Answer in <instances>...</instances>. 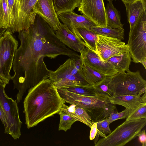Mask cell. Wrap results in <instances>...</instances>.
<instances>
[{
    "label": "cell",
    "instance_id": "cell-27",
    "mask_svg": "<svg viewBox=\"0 0 146 146\" xmlns=\"http://www.w3.org/2000/svg\"><path fill=\"white\" fill-rule=\"evenodd\" d=\"M111 78L106 76L101 81L93 86L96 95L106 98L112 96L109 87Z\"/></svg>",
    "mask_w": 146,
    "mask_h": 146
},
{
    "label": "cell",
    "instance_id": "cell-2",
    "mask_svg": "<svg viewBox=\"0 0 146 146\" xmlns=\"http://www.w3.org/2000/svg\"><path fill=\"white\" fill-rule=\"evenodd\" d=\"M65 102L48 78L30 88L23 102L25 123L29 129L58 113Z\"/></svg>",
    "mask_w": 146,
    "mask_h": 146
},
{
    "label": "cell",
    "instance_id": "cell-32",
    "mask_svg": "<svg viewBox=\"0 0 146 146\" xmlns=\"http://www.w3.org/2000/svg\"><path fill=\"white\" fill-rule=\"evenodd\" d=\"M146 119V103H142L130 113L126 120Z\"/></svg>",
    "mask_w": 146,
    "mask_h": 146
},
{
    "label": "cell",
    "instance_id": "cell-18",
    "mask_svg": "<svg viewBox=\"0 0 146 146\" xmlns=\"http://www.w3.org/2000/svg\"><path fill=\"white\" fill-rule=\"evenodd\" d=\"M124 4L126 9L128 21L131 29L143 13L146 11V1L139 0Z\"/></svg>",
    "mask_w": 146,
    "mask_h": 146
},
{
    "label": "cell",
    "instance_id": "cell-35",
    "mask_svg": "<svg viewBox=\"0 0 146 146\" xmlns=\"http://www.w3.org/2000/svg\"><path fill=\"white\" fill-rule=\"evenodd\" d=\"M90 135V139L93 140L96 137L97 132V122H94L91 126Z\"/></svg>",
    "mask_w": 146,
    "mask_h": 146
},
{
    "label": "cell",
    "instance_id": "cell-13",
    "mask_svg": "<svg viewBox=\"0 0 146 146\" xmlns=\"http://www.w3.org/2000/svg\"><path fill=\"white\" fill-rule=\"evenodd\" d=\"M80 56L83 63L105 76L111 77L118 72L113 66L102 60L96 53L87 47Z\"/></svg>",
    "mask_w": 146,
    "mask_h": 146
},
{
    "label": "cell",
    "instance_id": "cell-7",
    "mask_svg": "<svg viewBox=\"0 0 146 146\" xmlns=\"http://www.w3.org/2000/svg\"><path fill=\"white\" fill-rule=\"evenodd\" d=\"M127 44L133 62H146V11L130 29Z\"/></svg>",
    "mask_w": 146,
    "mask_h": 146
},
{
    "label": "cell",
    "instance_id": "cell-14",
    "mask_svg": "<svg viewBox=\"0 0 146 146\" xmlns=\"http://www.w3.org/2000/svg\"><path fill=\"white\" fill-rule=\"evenodd\" d=\"M58 16L59 19L68 27L74 35L78 28H83L90 30L92 27L97 26L85 15H79L73 12H64Z\"/></svg>",
    "mask_w": 146,
    "mask_h": 146
},
{
    "label": "cell",
    "instance_id": "cell-8",
    "mask_svg": "<svg viewBox=\"0 0 146 146\" xmlns=\"http://www.w3.org/2000/svg\"><path fill=\"white\" fill-rule=\"evenodd\" d=\"M18 44L12 34L7 30L0 39V82L6 85L11 80L10 72Z\"/></svg>",
    "mask_w": 146,
    "mask_h": 146
},
{
    "label": "cell",
    "instance_id": "cell-6",
    "mask_svg": "<svg viewBox=\"0 0 146 146\" xmlns=\"http://www.w3.org/2000/svg\"><path fill=\"white\" fill-rule=\"evenodd\" d=\"M146 124L145 118L126 120L106 137L100 139L95 146H124L136 137Z\"/></svg>",
    "mask_w": 146,
    "mask_h": 146
},
{
    "label": "cell",
    "instance_id": "cell-20",
    "mask_svg": "<svg viewBox=\"0 0 146 146\" xmlns=\"http://www.w3.org/2000/svg\"><path fill=\"white\" fill-rule=\"evenodd\" d=\"M131 58L129 51L112 57L106 62L113 66L118 72L129 71Z\"/></svg>",
    "mask_w": 146,
    "mask_h": 146
},
{
    "label": "cell",
    "instance_id": "cell-16",
    "mask_svg": "<svg viewBox=\"0 0 146 146\" xmlns=\"http://www.w3.org/2000/svg\"><path fill=\"white\" fill-rule=\"evenodd\" d=\"M59 40L72 50L82 54L86 48L84 41L77 38L65 25L61 23L60 29L54 31Z\"/></svg>",
    "mask_w": 146,
    "mask_h": 146
},
{
    "label": "cell",
    "instance_id": "cell-31",
    "mask_svg": "<svg viewBox=\"0 0 146 146\" xmlns=\"http://www.w3.org/2000/svg\"><path fill=\"white\" fill-rule=\"evenodd\" d=\"M110 123L108 120V118L97 122V132L96 135L95 144L98 140L99 136L103 137H106V135L110 134L111 132L110 127Z\"/></svg>",
    "mask_w": 146,
    "mask_h": 146
},
{
    "label": "cell",
    "instance_id": "cell-37",
    "mask_svg": "<svg viewBox=\"0 0 146 146\" xmlns=\"http://www.w3.org/2000/svg\"><path fill=\"white\" fill-rule=\"evenodd\" d=\"M7 30V29L5 27H0V39Z\"/></svg>",
    "mask_w": 146,
    "mask_h": 146
},
{
    "label": "cell",
    "instance_id": "cell-23",
    "mask_svg": "<svg viewBox=\"0 0 146 146\" xmlns=\"http://www.w3.org/2000/svg\"><path fill=\"white\" fill-rule=\"evenodd\" d=\"M54 8L57 15L67 12H73L78 7L81 0H52Z\"/></svg>",
    "mask_w": 146,
    "mask_h": 146
},
{
    "label": "cell",
    "instance_id": "cell-5",
    "mask_svg": "<svg viewBox=\"0 0 146 146\" xmlns=\"http://www.w3.org/2000/svg\"><path fill=\"white\" fill-rule=\"evenodd\" d=\"M109 87L113 95H139L146 92V81L139 70L118 72L111 77Z\"/></svg>",
    "mask_w": 146,
    "mask_h": 146
},
{
    "label": "cell",
    "instance_id": "cell-4",
    "mask_svg": "<svg viewBox=\"0 0 146 146\" xmlns=\"http://www.w3.org/2000/svg\"><path fill=\"white\" fill-rule=\"evenodd\" d=\"M82 59L69 58L55 71L50 70L48 76L57 88L76 85H90L84 75Z\"/></svg>",
    "mask_w": 146,
    "mask_h": 146
},
{
    "label": "cell",
    "instance_id": "cell-38",
    "mask_svg": "<svg viewBox=\"0 0 146 146\" xmlns=\"http://www.w3.org/2000/svg\"><path fill=\"white\" fill-rule=\"evenodd\" d=\"M123 3L131 2H133L139 0H142L146 1V0H121Z\"/></svg>",
    "mask_w": 146,
    "mask_h": 146
},
{
    "label": "cell",
    "instance_id": "cell-24",
    "mask_svg": "<svg viewBox=\"0 0 146 146\" xmlns=\"http://www.w3.org/2000/svg\"><path fill=\"white\" fill-rule=\"evenodd\" d=\"M90 30L98 35L116 38L121 40L124 39V29H114L107 25L106 27L95 26L92 27Z\"/></svg>",
    "mask_w": 146,
    "mask_h": 146
},
{
    "label": "cell",
    "instance_id": "cell-15",
    "mask_svg": "<svg viewBox=\"0 0 146 146\" xmlns=\"http://www.w3.org/2000/svg\"><path fill=\"white\" fill-rule=\"evenodd\" d=\"M38 0H20L18 19L15 33L28 29L34 22L32 17L33 9Z\"/></svg>",
    "mask_w": 146,
    "mask_h": 146
},
{
    "label": "cell",
    "instance_id": "cell-22",
    "mask_svg": "<svg viewBox=\"0 0 146 146\" xmlns=\"http://www.w3.org/2000/svg\"><path fill=\"white\" fill-rule=\"evenodd\" d=\"M106 13L108 26L114 29H124L118 12L113 5L112 1H109L107 4Z\"/></svg>",
    "mask_w": 146,
    "mask_h": 146
},
{
    "label": "cell",
    "instance_id": "cell-1",
    "mask_svg": "<svg viewBox=\"0 0 146 146\" xmlns=\"http://www.w3.org/2000/svg\"><path fill=\"white\" fill-rule=\"evenodd\" d=\"M19 33L21 44L15 56L13 64L15 73L11 80L14 89L18 91L16 100L19 102L27 90L48 77L50 70L44 62L45 57L54 59L64 55L78 59L80 56L62 43L54 31L37 14L34 23Z\"/></svg>",
    "mask_w": 146,
    "mask_h": 146
},
{
    "label": "cell",
    "instance_id": "cell-26",
    "mask_svg": "<svg viewBox=\"0 0 146 146\" xmlns=\"http://www.w3.org/2000/svg\"><path fill=\"white\" fill-rule=\"evenodd\" d=\"M82 69L85 78L90 85L94 86L104 79L106 76L84 63Z\"/></svg>",
    "mask_w": 146,
    "mask_h": 146
},
{
    "label": "cell",
    "instance_id": "cell-34",
    "mask_svg": "<svg viewBox=\"0 0 146 146\" xmlns=\"http://www.w3.org/2000/svg\"><path fill=\"white\" fill-rule=\"evenodd\" d=\"M137 136L142 146H146V134L145 129L141 131L138 134Z\"/></svg>",
    "mask_w": 146,
    "mask_h": 146
},
{
    "label": "cell",
    "instance_id": "cell-25",
    "mask_svg": "<svg viewBox=\"0 0 146 146\" xmlns=\"http://www.w3.org/2000/svg\"><path fill=\"white\" fill-rule=\"evenodd\" d=\"M7 1L11 21V27L8 31L13 34L15 33L18 18L19 1V0H7Z\"/></svg>",
    "mask_w": 146,
    "mask_h": 146
},
{
    "label": "cell",
    "instance_id": "cell-40",
    "mask_svg": "<svg viewBox=\"0 0 146 146\" xmlns=\"http://www.w3.org/2000/svg\"><path fill=\"white\" fill-rule=\"evenodd\" d=\"M19 0V1L20 0Z\"/></svg>",
    "mask_w": 146,
    "mask_h": 146
},
{
    "label": "cell",
    "instance_id": "cell-28",
    "mask_svg": "<svg viewBox=\"0 0 146 146\" xmlns=\"http://www.w3.org/2000/svg\"><path fill=\"white\" fill-rule=\"evenodd\" d=\"M11 26V21L7 0H0V27L8 31Z\"/></svg>",
    "mask_w": 146,
    "mask_h": 146
},
{
    "label": "cell",
    "instance_id": "cell-29",
    "mask_svg": "<svg viewBox=\"0 0 146 146\" xmlns=\"http://www.w3.org/2000/svg\"><path fill=\"white\" fill-rule=\"evenodd\" d=\"M61 88L81 95L93 96L96 95L93 86L90 85H76Z\"/></svg>",
    "mask_w": 146,
    "mask_h": 146
},
{
    "label": "cell",
    "instance_id": "cell-33",
    "mask_svg": "<svg viewBox=\"0 0 146 146\" xmlns=\"http://www.w3.org/2000/svg\"><path fill=\"white\" fill-rule=\"evenodd\" d=\"M130 112L129 110L126 108L120 112H117V110L112 111L110 114L109 117L108 118V120L110 124L116 120L126 118Z\"/></svg>",
    "mask_w": 146,
    "mask_h": 146
},
{
    "label": "cell",
    "instance_id": "cell-10",
    "mask_svg": "<svg viewBox=\"0 0 146 146\" xmlns=\"http://www.w3.org/2000/svg\"><path fill=\"white\" fill-rule=\"evenodd\" d=\"M97 54L105 62L110 58L129 51L128 46L117 38L98 35Z\"/></svg>",
    "mask_w": 146,
    "mask_h": 146
},
{
    "label": "cell",
    "instance_id": "cell-30",
    "mask_svg": "<svg viewBox=\"0 0 146 146\" xmlns=\"http://www.w3.org/2000/svg\"><path fill=\"white\" fill-rule=\"evenodd\" d=\"M60 116L58 130L66 131L70 129L72 125L77 120L68 114L60 110L58 113Z\"/></svg>",
    "mask_w": 146,
    "mask_h": 146
},
{
    "label": "cell",
    "instance_id": "cell-3",
    "mask_svg": "<svg viewBox=\"0 0 146 146\" xmlns=\"http://www.w3.org/2000/svg\"><path fill=\"white\" fill-rule=\"evenodd\" d=\"M62 98L65 102L84 109L94 122L108 118L112 111L117 110L108 98L98 95L85 96L66 90Z\"/></svg>",
    "mask_w": 146,
    "mask_h": 146
},
{
    "label": "cell",
    "instance_id": "cell-11",
    "mask_svg": "<svg viewBox=\"0 0 146 146\" xmlns=\"http://www.w3.org/2000/svg\"><path fill=\"white\" fill-rule=\"evenodd\" d=\"M78 10L97 26H107L104 0H81Z\"/></svg>",
    "mask_w": 146,
    "mask_h": 146
},
{
    "label": "cell",
    "instance_id": "cell-19",
    "mask_svg": "<svg viewBox=\"0 0 146 146\" xmlns=\"http://www.w3.org/2000/svg\"><path fill=\"white\" fill-rule=\"evenodd\" d=\"M61 110L70 115L77 121H80L90 128L94 122L83 108L74 104L68 106L64 104Z\"/></svg>",
    "mask_w": 146,
    "mask_h": 146
},
{
    "label": "cell",
    "instance_id": "cell-12",
    "mask_svg": "<svg viewBox=\"0 0 146 146\" xmlns=\"http://www.w3.org/2000/svg\"><path fill=\"white\" fill-rule=\"evenodd\" d=\"M37 14L41 17L54 31L59 30L61 23L54 7L52 0H38L33 11L35 20Z\"/></svg>",
    "mask_w": 146,
    "mask_h": 146
},
{
    "label": "cell",
    "instance_id": "cell-9",
    "mask_svg": "<svg viewBox=\"0 0 146 146\" xmlns=\"http://www.w3.org/2000/svg\"><path fill=\"white\" fill-rule=\"evenodd\" d=\"M6 85L0 82V106L3 110L7 123L5 133L9 134L16 140L21 135L22 123L19 117L16 100L9 97L6 94L5 90Z\"/></svg>",
    "mask_w": 146,
    "mask_h": 146
},
{
    "label": "cell",
    "instance_id": "cell-17",
    "mask_svg": "<svg viewBox=\"0 0 146 146\" xmlns=\"http://www.w3.org/2000/svg\"><path fill=\"white\" fill-rule=\"evenodd\" d=\"M107 98L111 104L121 105L128 109L129 114L142 103H146V100L139 95H113Z\"/></svg>",
    "mask_w": 146,
    "mask_h": 146
},
{
    "label": "cell",
    "instance_id": "cell-36",
    "mask_svg": "<svg viewBox=\"0 0 146 146\" xmlns=\"http://www.w3.org/2000/svg\"><path fill=\"white\" fill-rule=\"evenodd\" d=\"M0 119L4 126L5 129L7 125L6 117L3 110L0 106Z\"/></svg>",
    "mask_w": 146,
    "mask_h": 146
},
{
    "label": "cell",
    "instance_id": "cell-39",
    "mask_svg": "<svg viewBox=\"0 0 146 146\" xmlns=\"http://www.w3.org/2000/svg\"><path fill=\"white\" fill-rule=\"evenodd\" d=\"M107 0L109 2V1H112L113 0H115V1L116 0Z\"/></svg>",
    "mask_w": 146,
    "mask_h": 146
},
{
    "label": "cell",
    "instance_id": "cell-21",
    "mask_svg": "<svg viewBox=\"0 0 146 146\" xmlns=\"http://www.w3.org/2000/svg\"><path fill=\"white\" fill-rule=\"evenodd\" d=\"M77 33L78 37L84 41L86 47L97 53L98 34L90 30L83 28L76 29L74 34L76 36Z\"/></svg>",
    "mask_w": 146,
    "mask_h": 146
}]
</instances>
